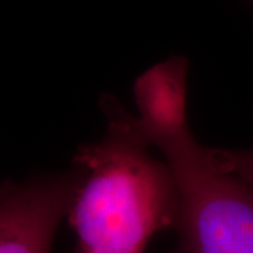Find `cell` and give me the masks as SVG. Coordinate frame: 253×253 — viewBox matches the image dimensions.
I'll return each instance as SVG.
<instances>
[{"mask_svg": "<svg viewBox=\"0 0 253 253\" xmlns=\"http://www.w3.org/2000/svg\"><path fill=\"white\" fill-rule=\"evenodd\" d=\"M107 106L104 136L75 156L81 180L66 217L79 253H145L155 234L176 226L180 190L134 117L116 103Z\"/></svg>", "mask_w": 253, "mask_h": 253, "instance_id": "6da1fadb", "label": "cell"}, {"mask_svg": "<svg viewBox=\"0 0 253 253\" xmlns=\"http://www.w3.org/2000/svg\"><path fill=\"white\" fill-rule=\"evenodd\" d=\"M163 156L180 190V253H253V184L219 169L194 138Z\"/></svg>", "mask_w": 253, "mask_h": 253, "instance_id": "7a4b0ae2", "label": "cell"}, {"mask_svg": "<svg viewBox=\"0 0 253 253\" xmlns=\"http://www.w3.org/2000/svg\"><path fill=\"white\" fill-rule=\"evenodd\" d=\"M79 170L0 184V253H52Z\"/></svg>", "mask_w": 253, "mask_h": 253, "instance_id": "3957f363", "label": "cell"}, {"mask_svg": "<svg viewBox=\"0 0 253 253\" xmlns=\"http://www.w3.org/2000/svg\"><path fill=\"white\" fill-rule=\"evenodd\" d=\"M189 61L173 56L156 63L134 83L135 124L146 142L161 152L193 138L187 121Z\"/></svg>", "mask_w": 253, "mask_h": 253, "instance_id": "277c9868", "label": "cell"}, {"mask_svg": "<svg viewBox=\"0 0 253 253\" xmlns=\"http://www.w3.org/2000/svg\"><path fill=\"white\" fill-rule=\"evenodd\" d=\"M208 152L219 169L253 184V149L229 151L208 148Z\"/></svg>", "mask_w": 253, "mask_h": 253, "instance_id": "5b68a950", "label": "cell"}, {"mask_svg": "<svg viewBox=\"0 0 253 253\" xmlns=\"http://www.w3.org/2000/svg\"><path fill=\"white\" fill-rule=\"evenodd\" d=\"M252 1H253V0H252Z\"/></svg>", "mask_w": 253, "mask_h": 253, "instance_id": "8992f818", "label": "cell"}]
</instances>
